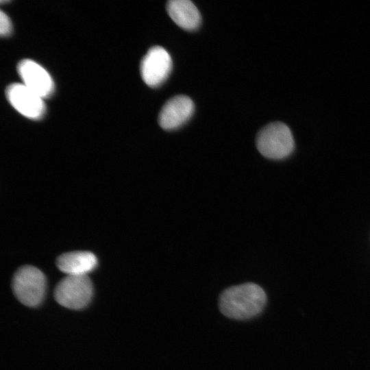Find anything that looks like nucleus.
Wrapping results in <instances>:
<instances>
[{
    "mask_svg": "<svg viewBox=\"0 0 370 370\" xmlns=\"http://www.w3.org/2000/svg\"><path fill=\"white\" fill-rule=\"evenodd\" d=\"M267 300V295L259 285L246 282L225 289L219 296V306L228 318L247 320L259 314Z\"/></svg>",
    "mask_w": 370,
    "mask_h": 370,
    "instance_id": "nucleus-1",
    "label": "nucleus"
},
{
    "mask_svg": "<svg viewBox=\"0 0 370 370\" xmlns=\"http://www.w3.org/2000/svg\"><path fill=\"white\" fill-rule=\"evenodd\" d=\"M258 151L265 158L280 160L294 150L295 141L290 128L284 123L273 122L263 127L256 140Z\"/></svg>",
    "mask_w": 370,
    "mask_h": 370,
    "instance_id": "nucleus-2",
    "label": "nucleus"
},
{
    "mask_svg": "<svg viewBox=\"0 0 370 370\" xmlns=\"http://www.w3.org/2000/svg\"><path fill=\"white\" fill-rule=\"evenodd\" d=\"M45 277L35 267H21L13 276V292L18 301L25 306L34 307L40 304L45 295Z\"/></svg>",
    "mask_w": 370,
    "mask_h": 370,
    "instance_id": "nucleus-3",
    "label": "nucleus"
},
{
    "mask_svg": "<svg viewBox=\"0 0 370 370\" xmlns=\"http://www.w3.org/2000/svg\"><path fill=\"white\" fill-rule=\"evenodd\" d=\"M92 291V284L88 275H66L57 284L54 297L64 307L80 309L90 302Z\"/></svg>",
    "mask_w": 370,
    "mask_h": 370,
    "instance_id": "nucleus-4",
    "label": "nucleus"
},
{
    "mask_svg": "<svg viewBox=\"0 0 370 370\" xmlns=\"http://www.w3.org/2000/svg\"><path fill=\"white\" fill-rule=\"evenodd\" d=\"M172 60L163 47L155 46L149 49L142 59L140 74L145 83L156 87L163 83L172 69Z\"/></svg>",
    "mask_w": 370,
    "mask_h": 370,
    "instance_id": "nucleus-5",
    "label": "nucleus"
},
{
    "mask_svg": "<svg viewBox=\"0 0 370 370\" xmlns=\"http://www.w3.org/2000/svg\"><path fill=\"white\" fill-rule=\"evenodd\" d=\"M8 101L20 114L31 119H39L45 114L43 99L23 84L14 83L5 90Z\"/></svg>",
    "mask_w": 370,
    "mask_h": 370,
    "instance_id": "nucleus-6",
    "label": "nucleus"
},
{
    "mask_svg": "<svg viewBox=\"0 0 370 370\" xmlns=\"http://www.w3.org/2000/svg\"><path fill=\"white\" fill-rule=\"evenodd\" d=\"M18 73L23 84L42 99L54 90V83L48 72L34 60L25 59L17 65Z\"/></svg>",
    "mask_w": 370,
    "mask_h": 370,
    "instance_id": "nucleus-7",
    "label": "nucleus"
},
{
    "mask_svg": "<svg viewBox=\"0 0 370 370\" xmlns=\"http://www.w3.org/2000/svg\"><path fill=\"white\" fill-rule=\"evenodd\" d=\"M195 110L192 99L186 95H177L169 99L162 108L158 123L166 130L177 129L184 124Z\"/></svg>",
    "mask_w": 370,
    "mask_h": 370,
    "instance_id": "nucleus-8",
    "label": "nucleus"
},
{
    "mask_svg": "<svg viewBox=\"0 0 370 370\" xmlns=\"http://www.w3.org/2000/svg\"><path fill=\"white\" fill-rule=\"evenodd\" d=\"M97 264L94 254L87 251H75L60 255L56 260L58 268L67 275H87Z\"/></svg>",
    "mask_w": 370,
    "mask_h": 370,
    "instance_id": "nucleus-9",
    "label": "nucleus"
},
{
    "mask_svg": "<svg viewBox=\"0 0 370 370\" xmlns=\"http://www.w3.org/2000/svg\"><path fill=\"white\" fill-rule=\"evenodd\" d=\"M166 10L171 19L186 30L196 29L201 23V15L193 2L189 0H170Z\"/></svg>",
    "mask_w": 370,
    "mask_h": 370,
    "instance_id": "nucleus-10",
    "label": "nucleus"
},
{
    "mask_svg": "<svg viewBox=\"0 0 370 370\" xmlns=\"http://www.w3.org/2000/svg\"><path fill=\"white\" fill-rule=\"evenodd\" d=\"M12 23L8 15L3 11L0 13V34L1 36H6L10 34Z\"/></svg>",
    "mask_w": 370,
    "mask_h": 370,
    "instance_id": "nucleus-11",
    "label": "nucleus"
}]
</instances>
